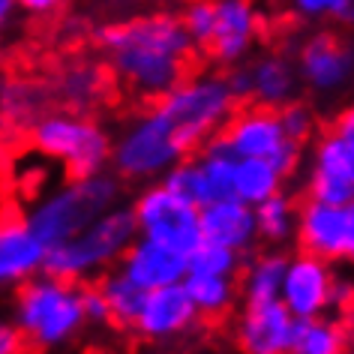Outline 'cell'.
I'll return each mask as SVG.
<instances>
[{
	"mask_svg": "<svg viewBox=\"0 0 354 354\" xmlns=\"http://www.w3.org/2000/svg\"><path fill=\"white\" fill-rule=\"evenodd\" d=\"M109 75L141 105L156 102L192 69L196 48L174 10L141 12L96 28Z\"/></svg>",
	"mask_w": 354,
	"mask_h": 354,
	"instance_id": "obj_1",
	"label": "cell"
},
{
	"mask_svg": "<svg viewBox=\"0 0 354 354\" xmlns=\"http://www.w3.org/2000/svg\"><path fill=\"white\" fill-rule=\"evenodd\" d=\"M127 183L111 171H96L87 177H64L48 192L24 207L21 219L39 237V243L57 246L84 232L105 210L127 201Z\"/></svg>",
	"mask_w": 354,
	"mask_h": 354,
	"instance_id": "obj_2",
	"label": "cell"
},
{
	"mask_svg": "<svg viewBox=\"0 0 354 354\" xmlns=\"http://www.w3.org/2000/svg\"><path fill=\"white\" fill-rule=\"evenodd\" d=\"M12 322L33 348H64L87 327L78 286L39 270L15 286Z\"/></svg>",
	"mask_w": 354,
	"mask_h": 354,
	"instance_id": "obj_3",
	"label": "cell"
},
{
	"mask_svg": "<svg viewBox=\"0 0 354 354\" xmlns=\"http://www.w3.org/2000/svg\"><path fill=\"white\" fill-rule=\"evenodd\" d=\"M150 105L168 120L183 150L196 153L225 127V120L237 109V100L223 69H201V73H187L171 91Z\"/></svg>",
	"mask_w": 354,
	"mask_h": 354,
	"instance_id": "obj_4",
	"label": "cell"
},
{
	"mask_svg": "<svg viewBox=\"0 0 354 354\" xmlns=\"http://www.w3.org/2000/svg\"><path fill=\"white\" fill-rule=\"evenodd\" d=\"M132 241H136V219L127 201H120L111 210H105L100 219H93L84 232L57 246H48L42 259V273L82 286L118 268L120 255Z\"/></svg>",
	"mask_w": 354,
	"mask_h": 354,
	"instance_id": "obj_5",
	"label": "cell"
},
{
	"mask_svg": "<svg viewBox=\"0 0 354 354\" xmlns=\"http://www.w3.org/2000/svg\"><path fill=\"white\" fill-rule=\"evenodd\" d=\"M30 147L64 168L66 177L109 171L111 132L84 111H42L30 120Z\"/></svg>",
	"mask_w": 354,
	"mask_h": 354,
	"instance_id": "obj_6",
	"label": "cell"
},
{
	"mask_svg": "<svg viewBox=\"0 0 354 354\" xmlns=\"http://www.w3.org/2000/svg\"><path fill=\"white\" fill-rule=\"evenodd\" d=\"M183 156L189 153L177 141L168 120L153 105H141L136 118H129L118 136H111L109 171L118 174L123 183H138L141 187V183L159 180Z\"/></svg>",
	"mask_w": 354,
	"mask_h": 354,
	"instance_id": "obj_7",
	"label": "cell"
},
{
	"mask_svg": "<svg viewBox=\"0 0 354 354\" xmlns=\"http://www.w3.org/2000/svg\"><path fill=\"white\" fill-rule=\"evenodd\" d=\"M304 150V198L354 205V114L345 109L322 123Z\"/></svg>",
	"mask_w": 354,
	"mask_h": 354,
	"instance_id": "obj_8",
	"label": "cell"
},
{
	"mask_svg": "<svg viewBox=\"0 0 354 354\" xmlns=\"http://www.w3.org/2000/svg\"><path fill=\"white\" fill-rule=\"evenodd\" d=\"M232 156L241 159H264L277 171L291 180L304 165V145L291 141L282 129L279 111L264 105H237L225 127L216 132Z\"/></svg>",
	"mask_w": 354,
	"mask_h": 354,
	"instance_id": "obj_9",
	"label": "cell"
},
{
	"mask_svg": "<svg viewBox=\"0 0 354 354\" xmlns=\"http://www.w3.org/2000/svg\"><path fill=\"white\" fill-rule=\"evenodd\" d=\"M129 210L138 237L162 243L180 255H189L201 243L198 207L171 192L162 180L141 183L136 198L129 201Z\"/></svg>",
	"mask_w": 354,
	"mask_h": 354,
	"instance_id": "obj_10",
	"label": "cell"
},
{
	"mask_svg": "<svg viewBox=\"0 0 354 354\" xmlns=\"http://www.w3.org/2000/svg\"><path fill=\"white\" fill-rule=\"evenodd\" d=\"M277 300L295 318H315L336 309L345 313L351 304V282L336 273V264L306 252H288Z\"/></svg>",
	"mask_w": 354,
	"mask_h": 354,
	"instance_id": "obj_11",
	"label": "cell"
},
{
	"mask_svg": "<svg viewBox=\"0 0 354 354\" xmlns=\"http://www.w3.org/2000/svg\"><path fill=\"white\" fill-rule=\"evenodd\" d=\"M237 105H264V109H282L300 96V78L295 57L282 48H268L232 66L225 73Z\"/></svg>",
	"mask_w": 354,
	"mask_h": 354,
	"instance_id": "obj_12",
	"label": "cell"
},
{
	"mask_svg": "<svg viewBox=\"0 0 354 354\" xmlns=\"http://www.w3.org/2000/svg\"><path fill=\"white\" fill-rule=\"evenodd\" d=\"M295 246L327 264H348L354 255V205L297 198Z\"/></svg>",
	"mask_w": 354,
	"mask_h": 354,
	"instance_id": "obj_13",
	"label": "cell"
},
{
	"mask_svg": "<svg viewBox=\"0 0 354 354\" xmlns=\"http://www.w3.org/2000/svg\"><path fill=\"white\" fill-rule=\"evenodd\" d=\"M295 66L300 87H306L309 93L322 96V100L339 96L354 75V48L336 30H315L313 37L300 42Z\"/></svg>",
	"mask_w": 354,
	"mask_h": 354,
	"instance_id": "obj_14",
	"label": "cell"
},
{
	"mask_svg": "<svg viewBox=\"0 0 354 354\" xmlns=\"http://www.w3.org/2000/svg\"><path fill=\"white\" fill-rule=\"evenodd\" d=\"M261 30L264 21L255 0H214V30L201 55L228 73L255 51Z\"/></svg>",
	"mask_w": 354,
	"mask_h": 354,
	"instance_id": "obj_15",
	"label": "cell"
},
{
	"mask_svg": "<svg viewBox=\"0 0 354 354\" xmlns=\"http://www.w3.org/2000/svg\"><path fill=\"white\" fill-rule=\"evenodd\" d=\"M201 327L205 324H201L187 288L177 282V286L147 291L129 333H136L141 342L150 345H174L201 330Z\"/></svg>",
	"mask_w": 354,
	"mask_h": 354,
	"instance_id": "obj_16",
	"label": "cell"
},
{
	"mask_svg": "<svg viewBox=\"0 0 354 354\" xmlns=\"http://www.w3.org/2000/svg\"><path fill=\"white\" fill-rule=\"evenodd\" d=\"M232 339L241 354H288L295 315L279 300L241 304L232 315Z\"/></svg>",
	"mask_w": 354,
	"mask_h": 354,
	"instance_id": "obj_17",
	"label": "cell"
},
{
	"mask_svg": "<svg viewBox=\"0 0 354 354\" xmlns=\"http://www.w3.org/2000/svg\"><path fill=\"white\" fill-rule=\"evenodd\" d=\"M118 270L129 282H136L141 291H153V288L177 286V282L187 277V255L136 234V241L120 255Z\"/></svg>",
	"mask_w": 354,
	"mask_h": 354,
	"instance_id": "obj_18",
	"label": "cell"
},
{
	"mask_svg": "<svg viewBox=\"0 0 354 354\" xmlns=\"http://www.w3.org/2000/svg\"><path fill=\"white\" fill-rule=\"evenodd\" d=\"M198 228L201 241L228 246V250L250 255L259 250V234H255V214L250 205L237 198H219L198 207Z\"/></svg>",
	"mask_w": 354,
	"mask_h": 354,
	"instance_id": "obj_19",
	"label": "cell"
},
{
	"mask_svg": "<svg viewBox=\"0 0 354 354\" xmlns=\"http://www.w3.org/2000/svg\"><path fill=\"white\" fill-rule=\"evenodd\" d=\"M46 246L21 216L0 219V291L21 286L42 270Z\"/></svg>",
	"mask_w": 354,
	"mask_h": 354,
	"instance_id": "obj_20",
	"label": "cell"
},
{
	"mask_svg": "<svg viewBox=\"0 0 354 354\" xmlns=\"http://www.w3.org/2000/svg\"><path fill=\"white\" fill-rule=\"evenodd\" d=\"M196 313L205 327H223L241 306V288L234 277H210V273H189L180 279Z\"/></svg>",
	"mask_w": 354,
	"mask_h": 354,
	"instance_id": "obj_21",
	"label": "cell"
},
{
	"mask_svg": "<svg viewBox=\"0 0 354 354\" xmlns=\"http://www.w3.org/2000/svg\"><path fill=\"white\" fill-rule=\"evenodd\" d=\"M109 91H111L109 69L100 64H91V60H82V64L66 66L64 73L55 78V91L51 93H55L69 111L91 114L96 105L105 102Z\"/></svg>",
	"mask_w": 354,
	"mask_h": 354,
	"instance_id": "obj_22",
	"label": "cell"
},
{
	"mask_svg": "<svg viewBox=\"0 0 354 354\" xmlns=\"http://www.w3.org/2000/svg\"><path fill=\"white\" fill-rule=\"evenodd\" d=\"M288 252L277 246H259L243 259L237 273V288H241V304H259V300H277L282 273H286Z\"/></svg>",
	"mask_w": 354,
	"mask_h": 354,
	"instance_id": "obj_23",
	"label": "cell"
},
{
	"mask_svg": "<svg viewBox=\"0 0 354 354\" xmlns=\"http://www.w3.org/2000/svg\"><path fill=\"white\" fill-rule=\"evenodd\" d=\"M348 322L327 313L315 318H295L288 354H348Z\"/></svg>",
	"mask_w": 354,
	"mask_h": 354,
	"instance_id": "obj_24",
	"label": "cell"
},
{
	"mask_svg": "<svg viewBox=\"0 0 354 354\" xmlns=\"http://www.w3.org/2000/svg\"><path fill=\"white\" fill-rule=\"evenodd\" d=\"M255 214V234H259V246H286L295 241V219H297V198L288 189H279L277 196L264 198L261 205L252 207Z\"/></svg>",
	"mask_w": 354,
	"mask_h": 354,
	"instance_id": "obj_25",
	"label": "cell"
},
{
	"mask_svg": "<svg viewBox=\"0 0 354 354\" xmlns=\"http://www.w3.org/2000/svg\"><path fill=\"white\" fill-rule=\"evenodd\" d=\"M286 177L264 159H241L234 156L232 168V198L243 201V205H261L264 198L277 196L279 189H286Z\"/></svg>",
	"mask_w": 354,
	"mask_h": 354,
	"instance_id": "obj_26",
	"label": "cell"
},
{
	"mask_svg": "<svg viewBox=\"0 0 354 354\" xmlns=\"http://www.w3.org/2000/svg\"><path fill=\"white\" fill-rule=\"evenodd\" d=\"M96 286H100L105 306H109V324L118 327V330H132L147 291H141L136 282H129L118 268H111V270H105L102 277H96Z\"/></svg>",
	"mask_w": 354,
	"mask_h": 354,
	"instance_id": "obj_27",
	"label": "cell"
},
{
	"mask_svg": "<svg viewBox=\"0 0 354 354\" xmlns=\"http://www.w3.org/2000/svg\"><path fill=\"white\" fill-rule=\"evenodd\" d=\"M46 87L33 84V82H10L0 87V111L10 120H37L42 111H46L48 102Z\"/></svg>",
	"mask_w": 354,
	"mask_h": 354,
	"instance_id": "obj_28",
	"label": "cell"
},
{
	"mask_svg": "<svg viewBox=\"0 0 354 354\" xmlns=\"http://www.w3.org/2000/svg\"><path fill=\"white\" fill-rule=\"evenodd\" d=\"M243 259L246 255L228 250V246L201 241L196 250L187 255V270L189 273H210V277H234L237 279Z\"/></svg>",
	"mask_w": 354,
	"mask_h": 354,
	"instance_id": "obj_29",
	"label": "cell"
},
{
	"mask_svg": "<svg viewBox=\"0 0 354 354\" xmlns=\"http://www.w3.org/2000/svg\"><path fill=\"white\" fill-rule=\"evenodd\" d=\"M183 33L189 37L196 55H201L214 30V0H183V6L177 10Z\"/></svg>",
	"mask_w": 354,
	"mask_h": 354,
	"instance_id": "obj_30",
	"label": "cell"
},
{
	"mask_svg": "<svg viewBox=\"0 0 354 354\" xmlns=\"http://www.w3.org/2000/svg\"><path fill=\"white\" fill-rule=\"evenodd\" d=\"M288 10L300 21H336L351 28L354 0H288Z\"/></svg>",
	"mask_w": 354,
	"mask_h": 354,
	"instance_id": "obj_31",
	"label": "cell"
},
{
	"mask_svg": "<svg viewBox=\"0 0 354 354\" xmlns=\"http://www.w3.org/2000/svg\"><path fill=\"white\" fill-rule=\"evenodd\" d=\"M279 111V120H282V129H286V136L291 141H297V145H309V138L318 132V127H322V120H318L315 109L309 105L306 100H291L288 105H282Z\"/></svg>",
	"mask_w": 354,
	"mask_h": 354,
	"instance_id": "obj_32",
	"label": "cell"
},
{
	"mask_svg": "<svg viewBox=\"0 0 354 354\" xmlns=\"http://www.w3.org/2000/svg\"><path fill=\"white\" fill-rule=\"evenodd\" d=\"M78 295H82V309H84L87 324H109V306H105V297H102L100 286H96V279L82 282Z\"/></svg>",
	"mask_w": 354,
	"mask_h": 354,
	"instance_id": "obj_33",
	"label": "cell"
},
{
	"mask_svg": "<svg viewBox=\"0 0 354 354\" xmlns=\"http://www.w3.org/2000/svg\"><path fill=\"white\" fill-rule=\"evenodd\" d=\"M0 354H28V339L12 318H0Z\"/></svg>",
	"mask_w": 354,
	"mask_h": 354,
	"instance_id": "obj_34",
	"label": "cell"
},
{
	"mask_svg": "<svg viewBox=\"0 0 354 354\" xmlns=\"http://www.w3.org/2000/svg\"><path fill=\"white\" fill-rule=\"evenodd\" d=\"M66 0H15L19 12L30 15V19H51Z\"/></svg>",
	"mask_w": 354,
	"mask_h": 354,
	"instance_id": "obj_35",
	"label": "cell"
},
{
	"mask_svg": "<svg viewBox=\"0 0 354 354\" xmlns=\"http://www.w3.org/2000/svg\"><path fill=\"white\" fill-rule=\"evenodd\" d=\"M15 15H19V6H15V0H0V30L10 28Z\"/></svg>",
	"mask_w": 354,
	"mask_h": 354,
	"instance_id": "obj_36",
	"label": "cell"
},
{
	"mask_svg": "<svg viewBox=\"0 0 354 354\" xmlns=\"http://www.w3.org/2000/svg\"><path fill=\"white\" fill-rule=\"evenodd\" d=\"M6 214H3V196H0V219H3Z\"/></svg>",
	"mask_w": 354,
	"mask_h": 354,
	"instance_id": "obj_37",
	"label": "cell"
},
{
	"mask_svg": "<svg viewBox=\"0 0 354 354\" xmlns=\"http://www.w3.org/2000/svg\"><path fill=\"white\" fill-rule=\"evenodd\" d=\"M150 3H171V0H150Z\"/></svg>",
	"mask_w": 354,
	"mask_h": 354,
	"instance_id": "obj_38",
	"label": "cell"
}]
</instances>
